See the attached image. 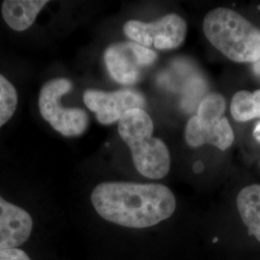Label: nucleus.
<instances>
[{"mask_svg":"<svg viewBox=\"0 0 260 260\" xmlns=\"http://www.w3.org/2000/svg\"><path fill=\"white\" fill-rule=\"evenodd\" d=\"M185 139L193 148L207 144L225 150L233 145L234 133L230 121L224 117L211 123H203L194 116L187 122Z\"/></svg>","mask_w":260,"mask_h":260,"instance_id":"1a4fd4ad","label":"nucleus"},{"mask_svg":"<svg viewBox=\"0 0 260 260\" xmlns=\"http://www.w3.org/2000/svg\"><path fill=\"white\" fill-rule=\"evenodd\" d=\"M252 69H253L254 74L260 76V57L259 59H258L257 61H255V62L253 63V67H252Z\"/></svg>","mask_w":260,"mask_h":260,"instance_id":"dca6fc26","label":"nucleus"},{"mask_svg":"<svg viewBox=\"0 0 260 260\" xmlns=\"http://www.w3.org/2000/svg\"><path fill=\"white\" fill-rule=\"evenodd\" d=\"M153 121L141 108L126 112L119 121L118 130L128 146L136 170L150 179L166 177L171 168V156L163 141L152 137Z\"/></svg>","mask_w":260,"mask_h":260,"instance_id":"f03ea898","label":"nucleus"},{"mask_svg":"<svg viewBox=\"0 0 260 260\" xmlns=\"http://www.w3.org/2000/svg\"><path fill=\"white\" fill-rule=\"evenodd\" d=\"M205 37L223 55L237 63H254L260 57V31L235 11L217 8L207 13Z\"/></svg>","mask_w":260,"mask_h":260,"instance_id":"7ed1b4c3","label":"nucleus"},{"mask_svg":"<svg viewBox=\"0 0 260 260\" xmlns=\"http://www.w3.org/2000/svg\"><path fill=\"white\" fill-rule=\"evenodd\" d=\"M253 136H254V138L257 140L260 143V122H258V123L256 124V126H255V128H254Z\"/></svg>","mask_w":260,"mask_h":260,"instance_id":"f3484780","label":"nucleus"},{"mask_svg":"<svg viewBox=\"0 0 260 260\" xmlns=\"http://www.w3.org/2000/svg\"><path fill=\"white\" fill-rule=\"evenodd\" d=\"M95 211L110 223L130 229H146L167 220L177 200L167 186L156 183L103 182L92 192Z\"/></svg>","mask_w":260,"mask_h":260,"instance_id":"f257e3e1","label":"nucleus"},{"mask_svg":"<svg viewBox=\"0 0 260 260\" xmlns=\"http://www.w3.org/2000/svg\"><path fill=\"white\" fill-rule=\"evenodd\" d=\"M231 111L237 121H251L260 118V90L254 93L240 91L233 95Z\"/></svg>","mask_w":260,"mask_h":260,"instance_id":"f8f14e48","label":"nucleus"},{"mask_svg":"<svg viewBox=\"0 0 260 260\" xmlns=\"http://www.w3.org/2000/svg\"><path fill=\"white\" fill-rule=\"evenodd\" d=\"M18 105V93L14 85L0 74V128L9 121Z\"/></svg>","mask_w":260,"mask_h":260,"instance_id":"4468645a","label":"nucleus"},{"mask_svg":"<svg viewBox=\"0 0 260 260\" xmlns=\"http://www.w3.org/2000/svg\"><path fill=\"white\" fill-rule=\"evenodd\" d=\"M83 101L95 114L96 120L105 125L120 121L126 112L135 108L144 109L146 105V100L141 93L128 89L115 92L87 90L84 92Z\"/></svg>","mask_w":260,"mask_h":260,"instance_id":"0eeeda50","label":"nucleus"},{"mask_svg":"<svg viewBox=\"0 0 260 260\" xmlns=\"http://www.w3.org/2000/svg\"><path fill=\"white\" fill-rule=\"evenodd\" d=\"M156 53L131 42L113 44L104 52V63L112 78L121 85L137 83L143 72L156 60Z\"/></svg>","mask_w":260,"mask_h":260,"instance_id":"39448f33","label":"nucleus"},{"mask_svg":"<svg viewBox=\"0 0 260 260\" xmlns=\"http://www.w3.org/2000/svg\"><path fill=\"white\" fill-rule=\"evenodd\" d=\"M47 0H6L2 3V17L15 31H24L30 27L47 5Z\"/></svg>","mask_w":260,"mask_h":260,"instance_id":"9d476101","label":"nucleus"},{"mask_svg":"<svg viewBox=\"0 0 260 260\" xmlns=\"http://www.w3.org/2000/svg\"><path fill=\"white\" fill-rule=\"evenodd\" d=\"M73 83L67 78H54L43 85L39 93V109L44 120L66 137L82 135L88 128L89 117L80 108H66L62 96L69 93Z\"/></svg>","mask_w":260,"mask_h":260,"instance_id":"20e7f679","label":"nucleus"},{"mask_svg":"<svg viewBox=\"0 0 260 260\" xmlns=\"http://www.w3.org/2000/svg\"><path fill=\"white\" fill-rule=\"evenodd\" d=\"M0 260H31L25 251L19 249L0 250Z\"/></svg>","mask_w":260,"mask_h":260,"instance_id":"2eb2a0df","label":"nucleus"},{"mask_svg":"<svg viewBox=\"0 0 260 260\" xmlns=\"http://www.w3.org/2000/svg\"><path fill=\"white\" fill-rule=\"evenodd\" d=\"M225 101L223 95L217 93L207 94L200 103L196 118L203 123H211L223 118Z\"/></svg>","mask_w":260,"mask_h":260,"instance_id":"ddd939ff","label":"nucleus"},{"mask_svg":"<svg viewBox=\"0 0 260 260\" xmlns=\"http://www.w3.org/2000/svg\"><path fill=\"white\" fill-rule=\"evenodd\" d=\"M123 32L143 47L153 46L160 50L174 49L184 42L187 24L177 14H169L153 22L129 20L124 24Z\"/></svg>","mask_w":260,"mask_h":260,"instance_id":"423d86ee","label":"nucleus"},{"mask_svg":"<svg viewBox=\"0 0 260 260\" xmlns=\"http://www.w3.org/2000/svg\"><path fill=\"white\" fill-rule=\"evenodd\" d=\"M236 203L243 223L249 233L260 243V184L243 188Z\"/></svg>","mask_w":260,"mask_h":260,"instance_id":"9b49d317","label":"nucleus"},{"mask_svg":"<svg viewBox=\"0 0 260 260\" xmlns=\"http://www.w3.org/2000/svg\"><path fill=\"white\" fill-rule=\"evenodd\" d=\"M33 221L27 211L0 196V250L15 249L27 241Z\"/></svg>","mask_w":260,"mask_h":260,"instance_id":"6e6552de","label":"nucleus"}]
</instances>
